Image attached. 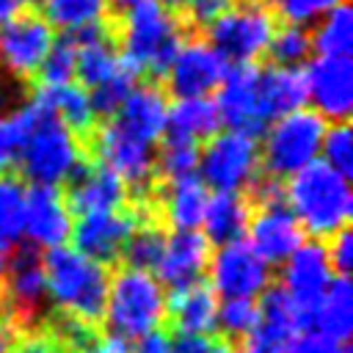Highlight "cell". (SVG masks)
Returning a JSON list of instances; mask_svg holds the SVG:
<instances>
[{"mask_svg":"<svg viewBox=\"0 0 353 353\" xmlns=\"http://www.w3.org/2000/svg\"><path fill=\"white\" fill-rule=\"evenodd\" d=\"M284 204L295 215L303 234L331 237L339 229H347L353 215V190L350 179L328 168L323 160L292 174L284 185Z\"/></svg>","mask_w":353,"mask_h":353,"instance_id":"6da1fadb","label":"cell"},{"mask_svg":"<svg viewBox=\"0 0 353 353\" xmlns=\"http://www.w3.org/2000/svg\"><path fill=\"white\" fill-rule=\"evenodd\" d=\"M47 279V301L66 317L94 323L102 317L110 273L105 265L88 259L72 245H58L41 256Z\"/></svg>","mask_w":353,"mask_h":353,"instance_id":"7a4b0ae2","label":"cell"},{"mask_svg":"<svg viewBox=\"0 0 353 353\" xmlns=\"http://www.w3.org/2000/svg\"><path fill=\"white\" fill-rule=\"evenodd\" d=\"M182 41H185V25L179 14L163 8L154 0H143L121 14L119 55L141 74H165Z\"/></svg>","mask_w":353,"mask_h":353,"instance_id":"3957f363","label":"cell"},{"mask_svg":"<svg viewBox=\"0 0 353 353\" xmlns=\"http://www.w3.org/2000/svg\"><path fill=\"white\" fill-rule=\"evenodd\" d=\"M168 317V292L154 279V273L119 268L108 281L102 320L110 334L135 342L143 334L160 328Z\"/></svg>","mask_w":353,"mask_h":353,"instance_id":"277c9868","label":"cell"},{"mask_svg":"<svg viewBox=\"0 0 353 353\" xmlns=\"http://www.w3.org/2000/svg\"><path fill=\"white\" fill-rule=\"evenodd\" d=\"M325 127L328 121H323L312 108H298L273 119L262 130L265 138L259 143V163L265 174L281 182L320 160Z\"/></svg>","mask_w":353,"mask_h":353,"instance_id":"5b68a950","label":"cell"},{"mask_svg":"<svg viewBox=\"0 0 353 353\" xmlns=\"http://www.w3.org/2000/svg\"><path fill=\"white\" fill-rule=\"evenodd\" d=\"M83 157L85 152H83L80 135L36 108V121L28 132V141L17 163L22 174L33 185L58 188L61 182H69L77 174V168L83 165Z\"/></svg>","mask_w":353,"mask_h":353,"instance_id":"8992f818","label":"cell"},{"mask_svg":"<svg viewBox=\"0 0 353 353\" xmlns=\"http://www.w3.org/2000/svg\"><path fill=\"white\" fill-rule=\"evenodd\" d=\"M276 14L262 0H234L210 28L207 41L229 63H256L273 39Z\"/></svg>","mask_w":353,"mask_h":353,"instance_id":"52a82bcc","label":"cell"},{"mask_svg":"<svg viewBox=\"0 0 353 353\" xmlns=\"http://www.w3.org/2000/svg\"><path fill=\"white\" fill-rule=\"evenodd\" d=\"M259 141L237 130H218L199 149V176L215 193H243L259 179Z\"/></svg>","mask_w":353,"mask_h":353,"instance_id":"ba28073f","label":"cell"},{"mask_svg":"<svg viewBox=\"0 0 353 353\" xmlns=\"http://www.w3.org/2000/svg\"><path fill=\"white\" fill-rule=\"evenodd\" d=\"M210 290L218 301L256 298L270 287V265L248 245V240L223 243L210 254Z\"/></svg>","mask_w":353,"mask_h":353,"instance_id":"9c48e42d","label":"cell"},{"mask_svg":"<svg viewBox=\"0 0 353 353\" xmlns=\"http://www.w3.org/2000/svg\"><path fill=\"white\" fill-rule=\"evenodd\" d=\"M306 102L328 124L347 121L353 110V61L350 55H314L303 63Z\"/></svg>","mask_w":353,"mask_h":353,"instance_id":"30bf717a","label":"cell"},{"mask_svg":"<svg viewBox=\"0 0 353 353\" xmlns=\"http://www.w3.org/2000/svg\"><path fill=\"white\" fill-rule=\"evenodd\" d=\"M94 154H97V163L110 168L127 188H146L157 174L154 143L132 135L116 119H108L94 132Z\"/></svg>","mask_w":353,"mask_h":353,"instance_id":"8fae6325","label":"cell"},{"mask_svg":"<svg viewBox=\"0 0 353 353\" xmlns=\"http://www.w3.org/2000/svg\"><path fill=\"white\" fill-rule=\"evenodd\" d=\"M215 110L221 116V127L259 135L268 121L262 116L259 102V66L256 63H237L229 66L223 80L215 88Z\"/></svg>","mask_w":353,"mask_h":353,"instance_id":"7c38bea8","label":"cell"},{"mask_svg":"<svg viewBox=\"0 0 353 353\" xmlns=\"http://www.w3.org/2000/svg\"><path fill=\"white\" fill-rule=\"evenodd\" d=\"M52 41L55 30L33 11L0 25V69L14 80L36 77Z\"/></svg>","mask_w":353,"mask_h":353,"instance_id":"4fadbf2b","label":"cell"},{"mask_svg":"<svg viewBox=\"0 0 353 353\" xmlns=\"http://www.w3.org/2000/svg\"><path fill=\"white\" fill-rule=\"evenodd\" d=\"M229 63L207 39H185L165 69V83L174 99L210 97L223 80Z\"/></svg>","mask_w":353,"mask_h":353,"instance_id":"5bb4252c","label":"cell"},{"mask_svg":"<svg viewBox=\"0 0 353 353\" xmlns=\"http://www.w3.org/2000/svg\"><path fill=\"white\" fill-rule=\"evenodd\" d=\"M334 270L325 254V245L320 240H303L292 256L281 268V292L292 301L298 314L303 317V325H309V314L317 306L320 295L331 284Z\"/></svg>","mask_w":353,"mask_h":353,"instance_id":"9a60e30c","label":"cell"},{"mask_svg":"<svg viewBox=\"0 0 353 353\" xmlns=\"http://www.w3.org/2000/svg\"><path fill=\"white\" fill-rule=\"evenodd\" d=\"M74 215L58 188L47 185H30L25 196V229L22 240L30 243V248H58L66 245L72 237Z\"/></svg>","mask_w":353,"mask_h":353,"instance_id":"2e32d148","label":"cell"},{"mask_svg":"<svg viewBox=\"0 0 353 353\" xmlns=\"http://www.w3.org/2000/svg\"><path fill=\"white\" fill-rule=\"evenodd\" d=\"M303 317L281 287H268L259 301V323L243 339L240 353H290L292 339L301 334Z\"/></svg>","mask_w":353,"mask_h":353,"instance_id":"e0dca14e","label":"cell"},{"mask_svg":"<svg viewBox=\"0 0 353 353\" xmlns=\"http://www.w3.org/2000/svg\"><path fill=\"white\" fill-rule=\"evenodd\" d=\"M138 221L130 212H97V215H80L72 226V248L85 254L88 259L99 265H110L121 256L130 234L135 232Z\"/></svg>","mask_w":353,"mask_h":353,"instance_id":"ac0fdd59","label":"cell"},{"mask_svg":"<svg viewBox=\"0 0 353 353\" xmlns=\"http://www.w3.org/2000/svg\"><path fill=\"white\" fill-rule=\"evenodd\" d=\"M210 265V240L201 232H174L165 234L163 256L154 268V279L165 290H188L201 284Z\"/></svg>","mask_w":353,"mask_h":353,"instance_id":"d6986e66","label":"cell"},{"mask_svg":"<svg viewBox=\"0 0 353 353\" xmlns=\"http://www.w3.org/2000/svg\"><path fill=\"white\" fill-rule=\"evenodd\" d=\"M248 245L273 268L284 265L292 251L303 243V229L298 226L295 215L287 210V204H268L259 207L256 215H251L248 223Z\"/></svg>","mask_w":353,"mask_h":353,"instance_id":"ffe728a7","label":"cell"},{"mask_svg":"<svg viewBox=\"0 0 353 353\" xmlns=\"http://www.w3.org/2000/svg\"><path fill=\"white\" fill-rule=\"evenodd\" d=\"M66 204L72 215H97V212H119L127 201V185L105 165L91 163L80 165L77 174L69 179Z\"/></svg>","mask_w":353,"mask_h":353,"instance_id":"44dd1931","label":"cell"},{"mask_svg":"<svg viewBox=\"0 0 353 353\" xmlns=\"http://www.w3.org/2000/svg\"><path fill=\"white\" fill-rule=\"evenodd\" d=\"M124 130L132 135L149 141L157 146V141L165 135V119H168V94L157 83H138L127 99L121 102L119 113L113 116Z\"/></svg>","mask_w":353,"mask_h":353,"instance_id":"7402d4cb","label":"cell"},{"mask_svg":"<svg viewBox=\"0 0 353 353\" xmlns=\"http://www.w3.org/2000/svg\"><path fill=\"white\" fill-rule=\"evenodd\" d=\"M74 41V77L83 88H97L105 80H110L119 66H121V55L113 44V36L108 30V25L91 28L85 33L69 36Z\"/></svg>","mask_w":353,"mask_h":353,"instance_id":"603a6c76","label":"cell"},{"mask_svg":"<svg viewBox=\"0 0 353 353\" xmlns=\"http://www.w3.org/2000/svg\"><path fill=\"white\" fill-rule=\"evenodd\" d=\"M30 102L39 110H44L47 116L58 119L63 127H69L77 135L94 130V124H97V110L91 105V94L77 80L61 83V85H41L39 83Z\"/></svg>","mask_w":353,"mask_h":353,"instance_id":"cb8c5ba5","label":"cell"},{"mask_svg":"<svg viewBox=\"0 0 353 353\" xmlns=\"http://www.w3.org/2000/svg\"><path fill=\"white\" fill-rule=\"evenodd\" d=\"M3 284H6L11 306L19 314H36L44 306L47 279H44L41 256L36 254V248H22V251H17L14 259H8V270H6Z\"/></svg>","mask_w":353,"mask_h":353,"instance_id":"d4e9b609","label":"cell"},{"mask_svg":"<svg viewBox=\"0 0 353 353\" xmlns=\"http://www.w3.org/2000/svg\"><path fill=\"white\" fill-rule=\"evenodd\" d=\"M221 130V116L210 97H185L168 102L165 119V138L188 141V143H207Z\"/></svg>","mask_w":353,"mask_h":353,"instance_id":"484cf974","label":"cell"},{"mask_svg":"<svg viewBox=\"0 0 353 353\" xmlns=\"http://www.w3.org/2000/svg\"><path fill=\"white\" fill-rule=\"evenodd\" d=\"M259 102H262V116L268 124L284 113L306 108L303 69H290V66H276V63L268 69H259Z\"/></svg>","mask_w":353,"mask_h":353,"instance_id":"4316f807","label":"cell"},{"mask_svg":"<svg viewBox=\"0 0 353 353\" xmlns=\"http://www.w3.org/2000/svg\"><path fill=\"white\" fill-rule=\"evenodd\" d=\"M309 325L312 331L334 342H347L353 331V284L347 276L331 279V284L325 287V292L309 314Z\"/></svg>","mask_w":353,"mask_h":353,"instance_id":"83f0119b","label":"cell"},{"mask_svg":"<svg viewBox=\"0 0 353 353\" xmlns=\"http://www.w3.org/2000/svg\"><path fill=\"white\" fill-rule=\"evenodd\" d=\"M207 201H210V190L199 174L171 179L168 188L163 190V215L174 232H199Z\"/></svg>","mask_w":353,"mask_h":353,"instance_id":"f1b7e54d","label":"cell"},{"mask_svg":"<svg viewBox=\"0 0 353 353\" xmlns=\"http://www.w3.org/2000/svg\"><path fill=\"white\" fill-rule=\"evenodd\" d=\"M248 223H251V201L243 193H215L207 201L201 234L210 243L223 245V243L245 240Z\"/></svg>","mask_w":353,"mask_h":353,"instance_id":"f546056e","label":"cell"},{"mask_svg":"<svg viewBox=\"0 0 353 353\" xmlns=\"http://www.w3.org/2000/svg\"><path fill=\"white\" fill-rule=\"evenodd\" d=\"M168 314L176 325V334L210 336L215 331L218 298L207 284H193L188 290L174 292V298H168Z\"/></svg>","mask_w":353,"mask_h":353,"instance_id":"4dcf8cb0","label":"cell"},{"mask_svg":"<svg viewBox=\"0 0 353 353\" xmlns=\"http://www.w3.org/2000/svg\"><path fill=\"white\" fill-rule=\"evenodd\" d=\"M39 17L63 36H77L91 28L108 25V0H36Z\"/></svg>","mask_w":353,"mask_h":353,"instance_id":"1f68e13d","label":"cell"},{"mask_svg":"<svg viewBox=\"0 0 353 353\" xmlns=\"http://www.w3.org/2000/svg\"><path fill=\"white\" fill-rule=\"evenodd\" d=\"M312 30V50L317 55H350L353 47V8L347 0L325 11Z\"/></svg>","mask_w":353,"mask_h":353,"instance_id":"d6a6232c","label":"cell"},{"mask_svg":"<svg viewBox=\"0 0 353 353\" xmlns=\"http://www.w3.org/2000/svg\"><path fill=\"white\" fill-rule=\"evenodd\" d=\"M25 196L28 188L11 174H0V248H14L22 243L25 229Z\"/></svg>","mask_w":353,"mask_h":353,"instance_id":"836d02e7","label":"cell"},{"mask_svg":"<svg viewBox=\"0 0 353 353\" xmlns=\"http://www.w3.org/2000/svg\"><path fill=\"white\" fill-rule=\"evenodd\" d=\"M33 121H36L33 102L0 116V174H8V168L19 163V154H22V146L28 141Z\"/></svg>","mask_w":353,"mask_h":353,"instance_id":"e575fe53","label":"cell"},{"mask_svg":"<svg viewBox=\"0 0 353 353\" xmlns=\"http://www.w3.org/2000/svg\"><path fill=\"white\" fill-rule=\"evenodd\" d=\"M270 58L276 66H290V69H301L309 58H312V30L303 25H290L281 22L273 30L270 47H268Z\"/></svg>","mask_w":353,"mask_h":353,"instance_id":"d590c367","label":"cell"},{"mask_svg":"<svg viewBox=\"0 0 353 353\" xmlns=\"http://www.w3.org/2000/svg\"><path fill=\"white\" fill-rule=\"evenodd\" d=\"M163 248H165V232L154 223H143V226H135L121 256L127 259V268L154 273V268L163 256Z\"/></svg>","mask_w":353,"mask_h":353,"instance_id":"8d00e7d4","label":"cell"},{"mask_svg":"<svg viewBox=\"0 0 353 353\" xmlns=\"http://www.w3.org/2000/svg\"><path fill=\"white\" fill-rule=\"evenodd\" d=\"M138 77H141V72L135 69V66H130L124 58H121V66H119V72L110 77V80H105L102 85H97V88H91L88 94H91V105H94V110H97V116H116L119 113V108H121V102L127 99V94L138 85Z\"/></svg>","mask_w":353,"mask_h":353,"instance_id":"74e56055","label":"cell"},{"mask_svg":"<svg viewBox=\"0 0 353 353\" xmlns=\"http://www.w3.org/2000/svg\"><path fill=\"white\" fill-rule=\"evenodd\" d=\"M259 323V303L251 298H226L218 301V317L215 331H221L226 339H245Z\"/></svg>","mask_w":353,"mask_h":353,"instance_id":"f35d334b","label":"cell"},{"mask_svg":"<svg viewBox=\"0 0 353 353\" xmlns=\"http://www.w3.org/2000/svg\"><path fill=\"white\" fill-rule=\"evenodd\" d=\"M154 168L168 182L171 179H182V176H193V174H199V146L188 143V141L165 138L163 149L154 157Z\"/></svg>","mask_w":353,"mask_h":353,"instance_id":"ab89813d","label":"cell"},{"mask_svg":"<svg viewBox=\"0 0 353 353\" xmlns=\"http://www.w3.org/2000/svg\"><path fill=\"white\" fill-rule=\"evenodd\" d=\"M320 160L328 168H334L350 179V174H353V130L347 127V121H336V124L325 127Z\"/></svg>","mask_w":353,"mask_h":353,"instance_id":"60d3db41","label":"cell"},{"mask_svg":"<svg viewBox=\"0 0 353 353\" xmlns=\"http://www.w3.org/2000/svg\"><path fill=\"white\" fill-rule=\"evenodd\" d=\"M74 41L69 36L55 39L50 52L44 55L41 66H39V80L41 85H61V83H72L74 80Z\"/></svg>","mask_w":353,"mask_h":353,"instance_id":"b9f144b4","label":"cell"},{"mask_svg":"<svg viewBox=\"0 0 353 353\" xmlns=\"http://www.w3.org/2000/svg\"><path fill=\"white\" fill-rule=\"evenodd\" d=\"M265 6H270V11L276 17H281L290 25H314L325 11H331L336 3L342 0H262Z\"/></svg>","mask_w":353,"mask_h":353,"instance_id":"7bdbcfd3","label":"cell"},{"mask_svg":"<svg viewBox=\"0 0 353 353\" xmlns=\"http://www.w3.org/2000/svg\"><path fill=\"white\" fill-rule=\"evenodd\" d=\"M328 262L334 276H347L353 268V234L347 229H339L336 234H331V243L325 245Z\"/></svg>","mask_w":353,"mask_h":353,"instance_id":"ee69618b","label":"cell"},{"mask_svg":"<svg viewBox=\"0 0 353 353\" xmlns=\"http://www.w3.org/2000/svg\"><path fill=\"white\" fill-rule=\"evenodd\" d=\"M290 353H350V347L347 342H334L317 331H306L292 339Z\"/></svg>","mask_w":353,"mask_h":353,"instance_id":"f6af8a7d","label":"cell"},{"mask_svg":"<svg viewBox=\"0 0 353 353\" xmlns=\"http://www.w3.org/2000/svg\"><path fill=\"white\" fill-rule=\"evenodd\" d=\"M234 0H193L188 14H190V22L193 25H201V28H210Z\"/></svg>","mask_w":353,"mask_h":353,"instance_id":"bcb514c9","label":"cell"},{"mask_svg":"<svg viewBox=\"0 0 353 353\" xmlns=\"http://www.w3.org/2000/svg\"><path fill=\"white\" fill-rule=\"evenodd\" d=\"M83 353H132V342H127L124 336H116V334H99V336H91L88 347Z\"/></svg>","mask_w":353,"mask_h":353,"instance_id":"7dc6e473","label":"cell"},{"mask_svg":"<svg viewBox=\"0 0 353 353\" xmlns=\"http://www.w3.org/2000/svg\"><path fill=\"white\" fill-rule=\"evenodd\" d=\"M251 190H254V196H256V201H259L262 207H268V204H281V201H284V182H279V179H273V176L256 179V182L251 185Z\"/></svg>","mask_w":353,"mask_h":353,"instance_id":"c3c4849f","label":"cell"},{"mask_svg":"<svg viewBox=\"0 0 353 353\" xmlns=\"http://www.w3.org/2000/svg\"><path fill=\"white\" fill-rule=\"evenodd\" d=\"M132 353H174L171 347V336L165 331H152V334H143L132 342Z\"/></svg>","mask_w":353,"mask_h":353,"instance_id":"681fc988","label":"cell"},{"mask_svg":"<svg viewBox=\"0 0 353 353\" xmlns=\"http://www.w3.org/2000/svg\"><path fill=\"white\" fill-rule=\"evenodd\" d=\"M212 345L210 336H199V334H176L171 336V347L174 353H207Z\"/></svg>","mask_w":353,"mask_h":353,"instance_id":"f907efd6","label":"cell"},{"mask_svg":"<svg viewBox=\"0 0 353 353\" xmlns=\"http://www.w3.org/2000/svg\"><path fill=\"white\" fill-rule=\"evenodd\" d=\"M19 353H69V350L61 342H55V339H50L44 334H33V336L22 339Z\"/></svg>","mask_w":353,"mask_h":353,"instance_id":"816d5d0a","label":"cell"},{"mask_svg":"<svg viewBox=\"0 0 353 353\" xmlns=\"http://www.w3.org/2000/svg\"><path fill=\"white\" fill-rule=\"evenodd\" d=\"M36 6V0H0V25L22 17V14H30Z\"/></svg>","mask_w":353,"mask_h":353,"instance_id":"f5cc1de1","label":"cell"},{"mask_svg":"<svg viewBox=\"0 0 353 353\" xmlns=\"http://www.w3.org/2000/svg\"><path fill=\"white\" fill-rule=\"evenodd\" d=\"M14 339H17L14 325H11L8 314L0 312V353H14Z\"/></svg>","mask_w":353,"mask_h":353,"instance_id":"db71d44e","label":"cell"},{"mask_svg":"<svg viewBox=\"0 0 353 353\" xmlns=\"http://www.w3.org/2000/svg\"><path fill=\"white\" fill-rule=\"evenodd\" d=\"M138 3H143V0H108V8H110V11H119V14H124V11L135 8Z\"/></svg>","mask_w":353,"mask_h":353,"instance_id":"11a10c76","label":"cell"},{"mask_svg":"<svg viewBox=\"0 0 353 353\" xmlns=\"http://www.w3.org/2000/svg\"><path fill=\"white\" fill-rule=\"evenodd\" d=\"M154 3H160L163 8H168V11H174V14H176V11H188L193 0H154Z\"/></svg>","mask_w":353,"mask_h":353,"instance_id":"9f6ffc18","label":"cell"},{"mask_svg":"<svg viewBox=\"0 0 353 353\" xmlns=\"http://www.w3.org/2000/svg\"><path fill=\"white\" fill-rule=\"evenodd\" d=\"M207 353H240V350H234L229 342H212Z\"/></svg>","mask_w":353,"mask_h":353,"instance_id":"6f0895ef","label":"cell"},{"mask_svg":"<svg viewBox=\"0 0 353 353\" xmlns=\"http://www.w3.org/2000/svg\"><path fill=\"white\" fill-rule=\"evenodd\" d=\"M6 270H8V254H6V248H0V287L6 281Z\"/></svg>","mask_w":353,"mask_h":353,"instance_id":"680465c9","label":"cell"},{"mask_svg":"<svg viewBox=\"0 0 353 353\" xmlns=\"http://www.w3.org/2000/svg\"><path fill=\"white\" fill-rule=\"evenodd\" d=\"M3 108H6V88L0 85V110H3Z\"/></svg>","mask_w":353,"mask_h":353,"instance_id":"91938a15","label":"cell"}]
</instances>
